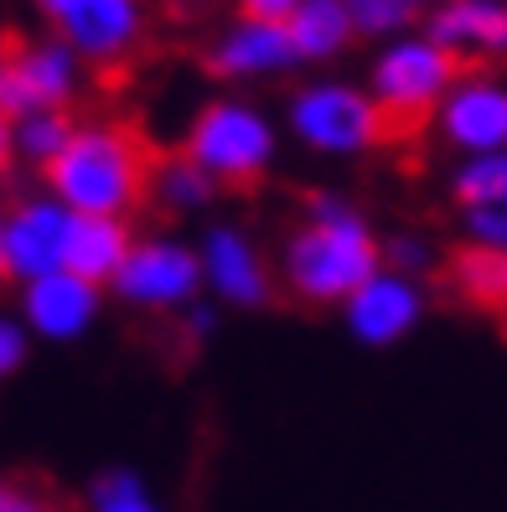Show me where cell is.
I'll return each mask as SVG.
<instances>
[{"label":"cell","mask_w":507,"mask_h":512,"mask_svg":"<svg viewBox=\"0 0 507 512\" xmlns=\"http://www.w3.org/2000/svg\"><path fill=\"white\" fill-rule=\"evenodd\" d=\"M156 150L135 125L119 119H88L73 125V140L63 145L42 176L47 192L78 218H119L140 213L151 202V176H156Z\"/></svg>","instance_id":"obj_1"},{"label":"cell","mask_w":507,"mask_h":512,"mask_svg":"<svg viewBox=\"0 0 507 512\" xmlns=\"http://www.w3.org/2000/svg\"><path fill=\"white\" fill-rule=\"evenodd\" d=\"M311 223L290 233L285 244V285L290 295L311 300V306H332V300H352L373 275L383 244L373 238L368 218L337 192H316L306 202Z\"/></svg>","instance_id":"obj_2"},{"label":"cell","mask_w":507,"mask_h":512,"mask_svg":"<svg viewBox=\"0 0 507 512\" xmlns=\"http://www.w3.org/2000/svg\"><path fill=\"white\" fill-rule=\"evenodd\" d=\"M466 63L456 52H445L430 37H394L383 42L373 68H368V94L389 125V145L420 135L425 125H435V114L445 104V94L461 83Z\"/></svg>","instance_id":"obj_3"},{"label":"cell","mask_w":507,"mask_h":512,"mask_svg":"<svg viewBox=\"0 0 507 512\" xmlns=\"http://www.w3.org/2000/svg\"><path fill=\"white\" fill-rule=\"evenodd\" d=\"M275 119L244 99H207L182 135V156L202 166L218 187H259L275 166Z\"/></svg>","instance_id":"obj_4"},{"label":"cell","mask_w":507,"mask_h":512,"mask_svg":"<svg viewBox=\"0 0 507 512\" xmlns=\"http://www.w3.org/2000/svg\"><path fill=\"white\" fill-rule=\"evenodd\" d=\"M285 119L295 140L316 156H368V150L389 145V125H383L373 94L342 78L301 83L285 104Z\"/></svg>","instance_id":"obj_5"},{"label":"cell","mask_w":507,"mask_h":512,"mask_svg":"<svg viewBox=\"0 0 507 512\" xmlns=\"http://www.w3.org/2000/svg\"><path fill=\"white\" fill-rule=\"evenodd\" d=\"M83 57L63 37H21L6 47V119L68 109L83 94Z\"/></svg>","instance_id":"obj_6"},{"label":"cell","mask_w":507,"mask_h":512,"mask_svg":"<svg viewBox=\"0 0 507 512\" xmlns=\"http://www.w3.org/2000/svg\"><path fill=\"white\" fill-rule=\"evenodd\" d=\"M197 285H202V259L197 249L176 244V238H145L114 275L119 300L140 311H187Z\"/></svg>","instance_id":"obj_7"},{"label":"cell","mask_w":507,"mask_h":512,"mask_svg":"<svg viewBox=\"0 0 507 512\" xmlns=\"http://www.w3.org/2000/svg\"><path fill=\"white\" fill-rule=\"evenodd\" d=\"M47 26L88 68H119L145 42V0H68Z\"/></svg>","instance_id":"obj_8"},{"label":"cell","mask_w":507,"mask_h":512,"mask_svg":"<svg viewBox=\"0 0 507 512\" xmlns=\"http://www.w3.org/2000/svg\"><path fill=\"white\" fill-rule=\"evenodd\" d=\"M435 130L445 145L466 156H492L507 150V78L497 73H461V83L445 94Z\"/></svg>","instance_id":"obj_9"},{"label":"cell","mask_w":507,"mask_h":512,"mask_svg":"<svg viewBox=\"0 0 507 512\" xmlns=\"http://www.w3.org/2000/svg\"><path fill=\"white\" fill-rule=\"evenodd\" d=\"M73 213L52 192L47 197H21L6 213V275L11 280H42L52 269H63Z\"/></svg>","instance_id":"obj_10"},{"label":"cell","mask_w":507,"mask_h":512,"mask_svg":"<svg viewBox=\"0 0 507 512\" xmlns=\"http://www.w3.org/2000/svg\"><path fill=\"white\" fill-rule=\"evenodd\" d=\"M197 259H202V280L213 285L228 306H244V311L270 306V295H275L270 264L259 259V249H254L238 228H228V223L207 228Z\"/></svg>","instance_id":"obj_11"},{"label":"cell","mask_w":507,"mask_h":512,"mask_svg":"<svg viewBox=\"0 0 507 512\" xmlns=\"http://www.w3.org/2000/svg\"><path fill=\"white\" fill-rule=\"evenodd\" d=\"M94 316H99V285L68 275V269H52V275L21 285V321L37 337L73 342L94 326Z\"/></svg>","instance_id":"obj_12"},{"label":"cell","mask_w":507,"mask_h":512,"mask_svg":"<svg viewBox=\"0 0 507 512\" xmlns=\"http://www.w3.org/2000/svg\"><path fill=\"white\" fill-rule=\"evenodd\" d=\"M301 57H295V42L285 26L275 21H244L238 16L228 32L213 42V52H207V68H213L218 78H238V83H249V78H275L285 68H295Z\"/></svg>","instance_id":"obj_13"},{"label":"cell","mask_w":507,"mask_h":512,"mask_svg":"<svg viewBox=\"0 0 507 512\" xmlns=\"http://www.w3.org/2000/svg\"><path fill=\"white\" fill-rule=\"evenodd\" d=\"M420 311H425L420 290H414L404 275H394V269H378V275L347 300V326L368 347H389L420 321Z\"/></svg>","instance_id":"obj_14"},{"label":"cell","mask_w":507,"mask_h":512,"mask_svg":"<svg viewBox=\"0 0 507 512\" xmlns=\"http://www.w3.org/2000/svg\"><path fill=\"white\" fill-rule=\"evenodd\" d=\"M425 37L445 52L466 57H502L507 52V0H445L430 11Z\"/></svg>","instance_id":"obj_15"},{"label":"cell","mask_w":507,"mask_h":512,"mask_svg":"<svg viewBox=\"0 0 507 512\" xmlns=\"http://www.w3.org/2000/svg\"><path fill=\"white\" fill-rule=\"evenodd\" d=\"M440 280H445V290H451L461 306L507 316V249H492V244H461V249L445 254Z\"/></svg>","instance_id":"obj_16"},{"label":"cell","mask_w":507,"mask_h":512,"mask_svg":"<svg viewBox=\"0 0 507 512\" xmlns=\"http://www.w3.org/2000/svg\"><path fill=\"white\" fill-rule=\"evenodd\" d=\"M135 238L119 218H78L73 213V228H68V249H63V269L88 285H114L119 264L130 259Z\"/></svg>","instance_id":"obj_17"},{"label":"cell","mask_w":507,"mask_h":512,"mask_svg":"<svg viewBox=\"0 0 507 512\" xmlns=\"http://www.w3.org/2000/svg\"><path fill=\"white\" fill-rule=\"evenodd\" d=\"M285 32H290L301 63H326V57H337V52H347L357 42L347 0H301V6L290 11Z\"/></svg>","instance_id":"obj_18"},{"label":"cell","mask_w":507,"mask_h":512,"mask_svg":"<svg viewBox=\"0 0 507 512\" xmlns=\"http://www.w3.org/2000/svg\"><path fill=\"white\" fill-rule=\"evenodd\" d=\"M11 125V150L16 161L26 166H52L63 156V145L73 140V114L68 109H37V114H21V119H6Z\"/></svg>","instance_id":"obj_19"},{"label":"cell","mask_w":507,"mask_h":512,"mask_svg":"<svg viewBox=\"0 0 507 512\" xmlns=\"http://www.w3.org/2000/svg\"><path fill=\"white\" fill-rule=\"evenodd\" d=\"M218 197V182L187 156H161L151 176V202H161L166 213H202Z\"/></svg>","instance_id":"obj_20"},{"label":"cell","mask_w":507,"mask_h":512,"mask_svg":"<svg viewBox=\"0 0 507 512\" xmlns=\"http://www.w3.org/2000/svg\"><path fill=\"white\" fill-rule=\"evenodd\" d=\"M451 192L461 202V213H476V207H507V150L466 156L451 176Z\"/></svg>","instance_id":"obj_21"},{"label":"cell","mask_w":507,"mask_h":512,"mask_svg":"<svg viewBox=\"0 0 507 512\" xmlns=\"http://www.w3.org/2000/svg\"><path fill=\"white\" fill-rule=\"evenodd\" d=\"M357 37H378V42H394L409 37V26L420 21V6L414 0H347Z\"/></svg>","instance_id":"obj_22"},{"label":"cell","mask_w":507,"mask_h":512,"mask_svg":"<svg viewBox=\"0 0 507 512\" xmlns=\"http://www.w3.org/2000/svg\"><path fill=\"white\" fill-rule=\"evenodd\" d=\"M88 512H161V502L135 471H104L88 487Z\"/></svg>","instance_id":"obj_23"},{"label":"cell","mask_w":507,"mask_h":512,"mask_svg":"<svg viewBox=\"0 0 507 512\" xmlns=\"http://www.w3.org/2000/svg\"><path fill=\"white\" fill-rule=\"evenodd\" d=\"M471 244H492L507 249V207H476V213H461Z\"/></svg>","instance_id":"obj_24"},{"label":"cell","mask_w":507,"mask_h":512,"mask_svg":"<svg viewBox=\"0 0 507 512\" xmlns=\"http://www.w3.org/2000/svg\"><path fill=\"white\" fill-rule=\"evenodd\" d=\"M430 259H435L430 244H420V238H409V233L383 244V264H394V275H414V269H425Z\"/></svg>","instance_id":"obj_25"},{"label":"cell","mask_w":507,"mask_h":512,"mask_svg":"<svg viewBox=\"0 0 507 512\" xmlns=\"http://www.w3.org/2000/svg\"><path fill=\"white\" fill-rule=\"evenodd\" d=\"M21 363H26V321L0 311V378H11Z\"/></svg>","instance_id":"obj_26"},{"label":"cell","mask_w":507,"mask_h":512,"mask_svg":"<svg viewBox=\"0 0 507 512\" xmlns=\"http://www.w3.org/2000/svg\"><path fill=\"white\" fill-rule=\"evenodd\" d=\"M0 512H63L52 497H42L37 487H21V481L0 476Z\"/></svg>","instance_id":"obj_27"},{"label":"cell","mask_w":507,"mask_h":512,"mask_svg":"<svg viewBox=\"0 0 507 512\" xmlns=\"http://www.w3.org/2000/svg\"><path fill=\"white\" fill-rule=\"evenodd\" d=\"M295 6H301V0H238V16H244V21H275V26H285Z\"/></svg>","instance_id":"obj_28"},{"label":"cell","mask_w":507,"mask_h":512,"mask_svg":"<svg viewBox=\"0 0 507 512\" xmlns=\"http://www.w3.org/2000/svg\"><path fill=\"white\" fill-rule=\"evenodd\" d=\"M16 161V150H11V125L0 119V176H6V166Z\"/></svg>","instance_id":"obj_29"},{"label":"cell","mask_w":507,"mask_h":512,"mask_svg":"<svg viewBox=\"0 0 507 512\" xmlns=\"http://www.w3.org/2000/svg\"><path fill=\"white\" fill-rule=\"evenodd\" d=\"M32 6H37V11H42V16H47V21H52V16H57V11H63V6H68V0H32Z\"/></svg>","instance_id":"obj_30"},{"label":"cell","mask_w":507,"mask_h":512,"mask_svg":"<svg viewBox=\"0 0 507 512\" xmlns=\"http://www.w3.org/2000/svg\"><path fill=\"white\" fill-rule=\"evenodd\" d=\"M0 119H6V47H0Z\"/></svg>","instance_id":"obj_31"},{"label":"cell","mask_w":507,"mask_h":512,"mask_svg":"<svg viewBox=\"0 0 507 512\" xmlns=\"http://www.w3.org/2000/svg\"><path fill=\"white\" fill-rule=\"evenodd\" d=\"M0 280H6V213H0Z\"/></svg>","instance_id":"obj_32"},{"label":"cell","mask_w":507,"mask_h":512,"mask_svg":"<svg viewBox=\"0 0 507 512\" xmlns=\"http://www.w3.org/2000/svg\"><path fill=\"white\" fill-rule=\"evenodd\" d=\"M414 6H420V11H435V6H445V0H414Z\"/></svg>","instance_id":"obj_33"},{"label":"cell","mask_w":507,"mask_h":512,"mask_svg":"<svg viewBox=\"0 0 507 512\" xmlns=\"http://www.w3.org/2000/svg\"><path fill=\"white\" fill-rule=\"evenodd\" d=\"M502 342H507V316H502Z\"/></svg>","instance_id":"obj_34"}]
</instances>
